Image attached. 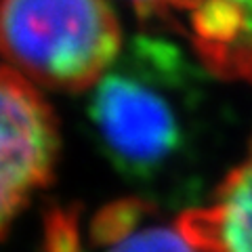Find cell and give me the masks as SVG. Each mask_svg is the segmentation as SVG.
Listing matches in <instances>:
<instances>
[{"label":"cell","mask_w":252,"mask_h":252,"mask_svg":"<svg viewBox=\"0 0 252 252\" xmlns=\"http://www.w3.org/2000/svg\"><path fill=\"white\" fill-rule=\"evenodd\" d=\"M204 72L175 40L141 32L86 97L101 156L158 206L185 202L198 187Z\"/></svg>","instance_id":"cell-1"},{"label":"cell","mask_w":252,"mask_h":252,"mask_svg":"<svg viewBox=\"0 0 252 252\" xmlns=\"http://www.w3.org/2000/svg\"><path fill=\"white\" fill-rule=\"evenodd\" d=\"M122 46L107 0H0V55L38 89L89 93Z\"/></svg>","instance_id":"cell-2"},{"label":"cell","mask_w":252,"mask_h":252,"mask_svg":"<svg viewBox=\"0 0 252 252\" xmlns=\"http://www.w3.org/2000/svg\"><path fill=\"white\" fill-rule=\"evenodd\" d=\"M59 147L57 114L40 89L0 65V238L49 187Z\"/></svg>","instance_id":"cell-3"},{"label":"cell","mask_w":252,"mask_h":252,"mask_svg":"<svg viewBox=\"0 0 252 252\" xmlns=\"http://www.w3.org/2000/svg\"><path fill=\"white\" fill-rule=\"evenodd\" d=\"M181 13L204 69L252 84V0H181Z\"/></svg>","instance_id":"cell-4"},{"label":"cell","mask_w":252,"mask_h":252,"mask_svg":"<svg viewBox=\"0 0 252 252\" xmlns=\"http://www.w3.org/2000/svg\"><path fill=\"white\" fill-rule=\"evenodd\" d=\"M89 252H204L162 206L130 195L103 204L84 229Z\"/></svg>","instance_id":"cell-5"},{"label":"cell","mask_w":252,"mask_h":252,"mask_svg":"<svg viewBox=\"0 0 252 252\" xmlns=\"http://www.w3.org/2000/svg\"><path fill=\"white\" fill-rule=\"evenodd\" d=\"M177 217L204 252H252V141L210 198Z\"/></svg>","instance_id":"cell-6"},{"label":"cell","mask_w":252,"mask_h":252,"mask_svg":"<svg viewBox=\"0 0 252 252\" xmlns=\"http://www.w3.org/2000/svg\"><path fill=\"white\" fill-rule=\"evenodd\" d=\"M42 252H89L78 219L67 210H55L46 219Z\"/></svg>","instance_id":"cell-7"},{"label":"cell","mask_w":252,"mask_h":252,"mask_svg":"<svg viewBox=\"0 0 252 252\" xmlns=\"http://www.w3.org/2000/svg\"><path fill=\"white\" fill-rule=\"evenodd\" d=\"M143 21H168L181 13V0H124Z\"/></svg>","instance_id":"cell-8"}]
</instances>
